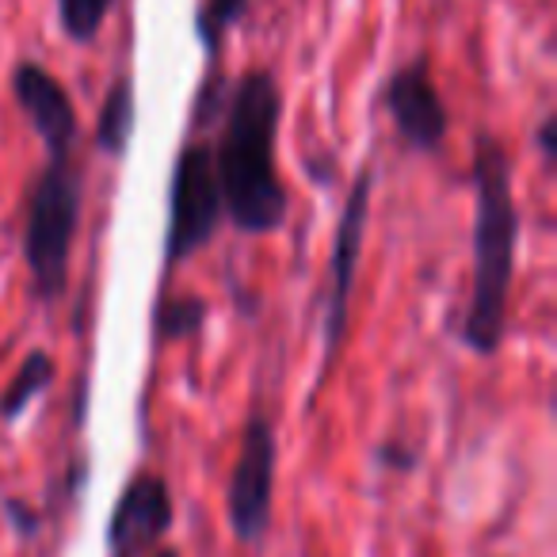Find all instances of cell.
Returning a JSON list of instances; mask_svg holds the SVG:
<instances>
[{"instance_id":"8","label":"cell","mask_w":557,"mask_h":557,"mask_svg":"<svg viewBox=\"0 0 557 557\" xmlns=\"http://www.w3.org/2000/svg\"><path fill=\"white\" fill-rule=\"evenodd\" d=\"M382 108H386L389 123H394L397 138L412 153H440L450 131L447 103H443L440 88L432 81V65L428 58L401 65L382 88Z\"/></svg>"},{"instance_id":"10","label":"cell","mask_w":557,"mask_h":557,"mask_svg":"<svg viewBox=\"0 0 557 557\" xmlns=\"http://www.w3.org/2000/svg\"><path fill=\"white\" fill-rule=\"evenodd\" d=\"M134 123H138V100H134V77H115L100 103V119H96V149L111 161H123L134 138Z\"/></svg>"},{"instance_id":"9","label":"cell","mask_w":557,"mask_h":557,"mask_svg":"<svg viewBox=\"0 0 557 557\" xmlns=\"http://www.w3.org/2000/svg\"><path fill=\"white\" fill-rule=\"evenodd\" d=\"M12 96H16L20 111L32 123V131L39 134L47 157H73L81 138V119L73 108L65 85L39 62H20L12 70Z\"/></svg>"},{"instance_id":"12","label":"cell","mask_w":557,"mask_h":557,"mask_svg":"<svg viewBox=\"0 0 557 557\" xmlns=\"http://www.w3.org/2000/svg\"><path fill=\"white\" fill-rule=\"evenodd\" d=\"M210 318V302L202 295H191V290H161L153 306V341L157 344H180L191 341V336L202 333Z\"/></svg>"},{"instance_id":"16","label":"cell","mask_w":557,"mask_h":557,"mask_svg":"<svg viewBox=\"0 0 557 557\" xmlns=\"http://www.w3.org/2000/svg\"><path fill=\"white\" fill-rule=\"evenodd\" d=\"M374 458H379L382 466H386V470H401V473H409L412 466H417V455H412L409 447H405V443H382L379 450H374Z\"/></svg>"},{"instance_id":"13","label":"cell","mask_w":557,"mask_h":557,"mask_svg":"<svg viewBox=\"0 0 557 557\" xmlns=\"http://www.w3.org/2000/svg\"><path fill=\"white\" fill-rule=\"evenodd\" d=\"M245 12L248 0H202L199 9H195V35H199L210 62H218L225 35H230V27H237L245 20Z\"/></svg>"},{"instance_id":"1","label":"cell","mask_w":557,"mask_h":557,"mask_svg":"<svg viewBox=\"0 0 557 557\" xmlns=\"http://www.w3.org/2000/svg\"><path fill=\"white\" fill-rule=\"evenodd\" d=\"M283 123V92L268 70H245L225 92L218 115L214 172L225 218L245 237H275L287 230L290 195L275 169Z\"/></svg>"},{"instance_id":"6","label":"cell","mask_w":557,"mask_h":557,"mask_svg":"<svg viewBox=\"0 0 557 557\" xmlns=\"http://www.w3.org/2000/svg\"><path fill=\"white\" fill-rule=\"evenodd\" d=\"M275 424L263 412H248L237 462H233V473L225 481V516H230V531L240 546H260L263 534H268L271 508H275Z\"/></svg>"},{"instance_id":"2","label":"cell","mask_w":557,"mask_h":557,"mask_svg":"<svg viewBox=\"0 0 557 557\" xmlns=\"http://www.w3.org/2000/svg\"><path fill=\"white\" fill-rule=\"evenodd\" d=\"M473 187V263L470 302L462 313V344L478 359H493L508 336V302L516 283V248L523 218L511 191V157L493 131H478L470 161Z\"/></svg>"},{"instance_id":"11","label":"cell","mask_w":557,"mask_h":557,"mask_svg":"<svg viewBox=\"0 0 557 557\" xmlns=\"http://www.w3.org/2000/svg\"><path fill=\"white\" fill-rule=\"evenodd\" d=\"M58 379V363L47 348H32L24 356V363L16 367V374L9 379L4 394H0V424H16Z\"/></svg>"},{"instance_id":"4","label":"cell","mask_w":557,"mask_h":557,"mask_svg":"<svg viewBox=\"0 0 557 557\" xmlns=\"http://www.w3.org/2000/svg\"><path fill=\"white\" fill-rule=\"evenodd\" d=\"M225 222L222 187L214 172V149L202 138H187L176 153L169 180V230H164V283L172 271L184 268L195 252L218 237Z\"/></svg>"},{"instance_id":"7","label":"cell","mask_w":557,"mask_h":557,"mask_svg":"<svg viewBox=\"0 0 557 557\" xmlns=\"http://www.w3.org/2000/svg\"><path fill=\"white\" fill-rule=\"evenodd\" d=\"M176 523L172 485L161 470H138L119 493L108 519V557H141L169 539Z\"/></svg>"},{"instance_id":"5","label":"cell","mask_w":557,"mask_h":557,"mask_svg":"<svg viewBox=\"0 0 557 557\" xmlns=\"http://www.w3.org/2000/svg\"><path fill=\"white\" fill-rule=\"evenodd\" d=\"M374 184H379V169L374 161H363L348 187L341 222L333 233V252H329V278H325V318H321V379L333 371L341 359V348L348 341V321H351V295H356V275L359 260H363L367 245V225H371V202Z\"/></svg>"},{"instance_id":"14","label":"cell","mask_w":557,"mask_h":557,"mask_svg":"<svg viewBox=\"0 0 557 557\" xmlns=\"http://www.w3.org/2000/svg\"><path fill=\"white\" fill-rule=\"evenodd\" d=\"M108 12L111 0H58V24H62L65 39L77 47H88L100 35Z\"/></svg>"},{"instance_id":"3","label":"cell","mask_w":557,"mask_h":557,"mask_svg":"<svg viewBox=\"0 0 557 557\" xmlns=\"http://www.w3.org/2000/svg\"><path fill=\"white\" fill-rule=\"evenodd\" d=\"M85 214V180L73 157H47L24 199V263L39 302L70 290V263Z\"/></svg>"},{"instance_id":"18","label":"cell","mask_w":557,"mask_h":557,"mask_svg":"<svg viewBox=\"0 0 557 557\" xmlns=\"http://www.w3.org/2000/svg\"><path fill=\"white\" fill-rule=\"evenodd\" d=\"M149 557H180V549H176V546H157Z\"/></svg>"},{"instance_id":"15","label":"cell","mask_w":557,"mask_h":557,"mask_svg":"<svg viewBox=\"0 0 557 557\" xmlns=\"http://www.w3.org/2000/svg\"><path fill=\"white\" fill-rule=\"evenodd\" d=\"M4 516H9V523L16 527L20 539H35L39 527H42L39 508H32V504L20 500V496H4Z\"/></svg>"},{"instance_id":"17","label":"cell","mask_w":557,"mask_h":557,"mask_svg":"<svg viewBox=\"0 0 557 557\" xmlns=\"http://www.w3.org/2000/svg\"><path fill=\"white\" fill-rule=\"evenodd\" d=\"M534 141H539V153L546 161V169H554L557 161V115H546L534 131Z\"/></svg>"}]
</instances>
